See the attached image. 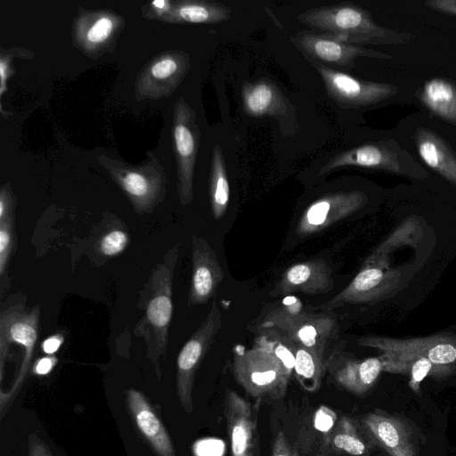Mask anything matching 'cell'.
I'll list each match as a JSON object with an SVG mask.
<instances>
[{
  "mask_svg": "<svg viewBox=\"0 0 456 456\" xmlns=\"http://www.w3.org/2000/svg\"><path fill=\"white\" fill-rule=\"evenodd\" d=\"M375 448L360 420L341 416L323 433L318 456H370Z\"/></svg>",
  "mask_w": 456,
  "mask_h": 456,
  "instance_id": "20",
  "label": "cell"
},
{
  "mask_svg": "<svg viewBox=\"0 0 456 456\" xmlns=\"http://www.w3.org/2000/svg\"><path fill=\"white\" fill-rule=\"evenodd\" d=\"M260 401L252 404L236 391L226 389L224 417L231 444V456H261L257 416Z\"/></svg>",
  "mask_w": 456,
  "mask_h": 456,
  "instance_id": "11",
  "label": "cell"
},
{
  "mask_svg": "<svg viewBox=\"0 0 456 456\" xmlns=\"http://www.w3.org/2000/svg\"><path fill=\"white\" fill-rule=\"evenodd\" d=\"M379 24L401 33L433 28L456 34V0H385Z\"/></svg>",
  "mask_w": 456,
  "mask_h": 456,
  "instance_id": "9",
  "label": "cell"
},
{
  "mask_svg": "<svg viewBox=\"0 0 456 456\" xmlns=\"http://www.w3.org/2000/svg\"><path fill=\"white\" fill-rule=\"evenodd\" d=\"M230 200V186L222 150L216 145L213 150L209 176V201L215 219H220L226 212Z\"/></svg>",
  "mask_w": 456,
  "mask_h": 456,
  "instance_id": "30",
  "label": "cell"
},
{
  "mask_svg": "<svg viewBox=\"0 0 456 456\" xmlns=\"http://www.w3.org/2000/svg\"><path fill=\"white\" fill-rule=\"evenodd\" d=\"M333 288L331 267L323 259H312L288 268L270 296L281 297L296 292L317 295L330 292Z\"/></svg>",
  "mask_w": 456,
  "mask_h": 456,
  "instance_id": "19",
  "label": "cell"
},
{
  "mask_svg": "<svg viewBox=\"0 0 456 456\" xmlns=\"http://www.w3.org/2000/svg\"><path fill=\"white\" fill-rule=\"evenodd\" d=\"M395 129L403 147L427 172V186L456 191V127L415 111Z\"/></svg>",
  "mask_w": 456,
  "mask_h": 456,
  "instance_id": "2",
  "label": "cell"
},
{
  "mask_svg": "<svg viewBox=\"0 0 456 456\" xmlns=\"http://www.w3.org/2000/svg\"><path fill=\"white\" fill-rule=\"evenodd\" d=\"M405 43L381 45L373 81L394 85L400 104L456 127V34L417 28Z\"/></svg>",
  "mask_w": 456,
  "mask_h": 456,
  "instance_id": "1",
  "label": "cell"
},
{
  "mask_svg": "<svg viewBox=\"0 0 456 456\" xmlns=\"http://www.w3.org/2000/svg\"><path fill=\"white\" fill-rule=\"evenodd\" d=\"M110 174L136 213H150L162 200L164 187L159 175L130 169H113Z\"/></svg>",
  "mask_w": 456,
  "mask_h": 456,
  "instance_id": "23",
  "label": "cell"
},
{
  "mask_svg": "<svg viewBox=\"0 0 456 456\" xmlns=\"http://www.w3.org/2000/svg\"><path fill=\"white\" fill-rule=\"evenodd\" d=\"M272 456H294L292 445L283 431H279L273 439Z\"/></svg>",
  "mask_w": 456,
  "mask_h": 456,
  "instance_id": "36",
  "label": "cell"
},
{
  "mask_svg": "<svg viewBox=\"0 0 456 456\" xmlns=\"http://www.w3.org/2000/svg\"><path fill=\"white\" fill-rule=\"evenodd\" d=\"M194 118L183 102L175 111L174 140L178 163V192L183 206L192 200V178L197 154L198 134Z\"/></svg>",
  "mask_w": 456,
  "mask_h": 456,
  "instance_id": "17",
  "label": "cell"
},
{
  "mask_svg": "<svg viewBox=\"0 0 456 456\" xmlns=\"http://www.w3.org/2000/svg\"><path fill=\"white\" fill-rule=\"evenodd\" d=\"M16 200L10 186L4 184L0 191V222L15 219Z\"/></svg>",
  "mask_w": 456,
  "mask_h": 456,
  "instance_id": "35",
  "label": "cell"
},
{
  "mask_svg": "<svg viewBox=\"0 0 456 456\" xmlns=\"http://www.w3.org/2000/svg\"><path fill=\"white\" fill-rule=\"evenodd\" d=\"M114 28L113 20L107 16L97 19L86 32V40L90 44H100L106 41Z\"/></svg>",
  "mask_w": 456,
  "mask_h": 456,
  "instance_id": "34",
  "label": "cell"
},
{
  "mask_svg": "<svg viewBox=\"0 0 456 456\" xmlns=\"http://www.w3.org/2000/svg\"><path fill=\"white\" fill-rule=\"evenodd\" d=\"M327 370L337 385L362 396L376 383L383 370V361L380 356L363 360L354 359L339 351L329 360Z\"/></svg>",
  "mask_w": 456,
  "mask_h": 456,
  "instance_id": "21",
  "label": "cell"
},
{
  "mask_svg": "<svg viewBox=\"0 0 456 456\" xmlns=\"http://www.w3.org/2000/svg\"><path fill=\"white\" fill-rule=\"evenodd\" d=\"M258 327L318 352L327 363L341 351L339 326L330 312L308 313L296 305H283L270 311Z\"/></svg>",
  "mask_w": 456,
  "mask_h": 456,
  "instance_id": "6",
  "label": "cell"
},
{
  "mask_svg": "<svg viewBox=\"0 0 456 456\" xmlns=\"http://www.w3.org/2000/svg\"><path fill=\"white\" fill-rule=\"evenodd\" d=\"M360 422L375 446L389 456H420V431L403 415L376 409Z\"/></svg>",
  "mask_w": 456,
  "mask_h": 456,
  "instance_id": "10",
  "label": "cell"
},
{
  "mask_svg": "<svg viewBox=\"0 0 456 456\" xmlns=\"http://www.w3.org/2000/svg\"><path fill=\"white\" fill-rule=\"evenodd\" d=\"M222 326V314L217 302L210 309L195 332L182 347L177 357L178 383L184 402L190 403L194 373L210 348Z\"/></svg>",
  "mask_w": 456,
  "mask_h": 456,
  "instance_id": "15",
  "label": "cell"
},
{
  "mask_svg": "<svg viewBox=\"0 0 456 456\" xmlns=\"http://www.w3.org/2000/svg\"><path fill=\"white\" fill-rule=\"evenodd\" d=\"M367 200L366 192L359 188L327 192L307 207L297 232L301 235L320 232L358 211Z\"/></svg>",
  "mask_w": 456,
  "mask_h": 456,
  "instance_id": "12",
  "label": "cell"
},
{
  "mask_svg": "<svg viewBox=\"0 0 456 456\" xmlns=\"http://www.w3.org/2000/svg\"><path fill=\"white\" fill-rule=\"evenodd\" d=\"M232 370L237 383L260 402L281 399L292 372L273 353L255 344L235 350Z\"/></svg>",
  "mask_w": 456,
  "mask_h": 456,
  "instance_id": "7",
  "label": "cell"
},
{
  "mask_svg": "<svg viewBox=\"0 0 456 456\" xmlns=\"http://www.w3.org/2000/svg\"><path fill=\"white\" fill-rule=\"evenodd\" d=\"M242 103L247 114L260 117L281 110V97L274 86L261 80L244 86Z\"/></svg>",
  "mask_w": 456,
  "mask_h": 456,
  "instance_id": "29",
  "label": "cell"
},
{
  "mask_svg": "<svg viewBox=\"0 0 456 456\" xmlns=\"http://www.w3.org/2000/svg\"><path fill=\"white\" fill-rule=\"evenodd\" d=\"M192 271L188 305L207 303L212 298L224 278L216 252L201 236L191 238Z\"/></svg>",
  "mask_w": 456,
  "mask_h": 456,
  "instance_id": "18",
  "label": "cell"
},
{
  "mask_svg": "<svg viewBox=\"0 0 456 456\" xmlns=\"http://www.w3.org/2000/svg\"><path fill=\"white\" fill-rule=\"evenodd\" d=\"M151 6L155 9L158 14H164L167 12V13L171 11V3L167 0H156L153 1Z\"/></svg>",
  "mask_w": 456,
  "mask_h": 456,
  "instance_id": "40",
  "label": "cell"
},
{
  "mask_svg": "<svg viewBox=\"0 0 456 456\" xmlns=\"http://www.w3.org/2000/svg\"><path fill=\"white\" fill-rule=\"evenodd\" d=\"M56 359L54 357H44L40 359L35 368V371L37 374H46L51 370Z\"/></svg>",
  "mask_w": 456,
  "mask_h": 456,
  "instance_id": "38",
  "label": "cell"
},
{
  "mask_svg": "<svg viewBox=\"0 0 456 456\" xmlns=\"http://www.w3.org/2000/svg\"><path fill=\"white\" fill-rule=\"evenodd\" d=\"M392 287V274L379 265L363 267L352 281L339 293L317 308L324 312L346 305L370 303L383 297Z\"/></svg>",
  "mask_w": 456,
  "mask_h": 456,
  "instance_id": "22",
  "label": "cell"
},
{
  "mask_svg": "<svg viewBox=\"0 0 456 456\" xmlns=\"http://www.w3.org/2000/svg\"><path fill=\"white\" fill-rule=\"evenodd\" d=\"M309 61L322 78L328 95L344 109L364 111L400 104L399 91L394 85L357 78L314 60Z\"/></svg>",
  "mask_w": 456,
  "mask_h": 456,
  "instance_id": "8",
  "label": "cell"
},
{
  "mask_svg": "<svg viewBox=\"0 0 456 456\" xmlns=\"http://www.w3.org/2000/svg\"><path fill=\"white\" fill-rule=\"evenodd\" d=\"M39 320L38 305L28 308L22 304H16L6 307L0 314L1 361L4 362L11 343L22 346L25 351L22 374L30 362L37 340Z\"/></svg>",
  "mask_w": 456,
  "mask_h": 456,
  "instance_id": "16",
  "label": "cell"
},
{
  "mask_svg": "<svg viewBox=\"0 0 456 456\" xmlns=\"http://www.w3.org/2000/svg\"><path fill=\"white\" fill-rule=\"evenodd\" d=\"M356 135L352 145L314 164L317 176H325L339 167H358L394 174L427 186V172L403 147L395 127L362 129Z\"/></svg>",
  "mask_w": 456,
  "mask_h": 456,
  "instance_id": "3",
  "label": "cell"
},
{
  "mask_svg": "<svg viewBox=\"0 0 456 456\" xmlns=\"http://www.w3.org/2000/svg\"><path fill=\"white\" fill-rule=\"evenodd\" d=\"M287 341L294 354L293 370L297 380L306 390L311 392L316 391L327 371V362L318 352L289 340Z\"/></svg>",
  "mask_w": 456,
  "mask_h": 456,
  "instance_id": "27",
  "label": "cell"
},
{
  "mask_svg": "<svg viewBox=\"0 0 456 456\" xmlns=\"http://www.w3.org/2000/svg\"><path fill=\"white\" fill-rule=\"evenodd\" d=\"M358 344L379 349L389 356H422L437 365L456 363V338L434 336L429 338L395 339L377 336L362 337Z\"/></svg>",
  "mask_w": 456,
  "mask_h": 456,
  "instance_id": "14",
  "label": "cell"
},
{
  "mask_svg": "<svg viewBox=\"0 0 456 456\" xmlns=\"http://www.w3.org/2000/svg\"><path fill=\"white\" fill-rule=\"evenodd\" d=\"M17 235L15 232V219L0 222V277L7 273L9 262L15 251Z\"/></svg>",
  "mask_w": 456,
  "mask_h": 456,
  "instance_id": "32",
  "label": "cell"
},
{
  "mask_svg": "<svg viewBox=\"0 0 456 456\" xmlns=\"http://www.w3.org/2000/svg\"><path fill=\"white\" fill-rule=\"evenodd\" d=\"M129 235L120 225L105 232L95 243V250L105 257L121 254L129 244Z\"/></svg>",
  "mask_w": 456,
  "mask_h": 456,
  "instance_id": "31",
  "label": "cell"
},
{
  "mask_svg": "<svg viewBox=\"0 0 456 456\" xmlns=\"http://www.w3.org/2000/svg\"><path fill=\"white\" fill-rule=\"evenodd\" d=\"M183 64L177 57L171 55L156 60L149 69L150 76L156 81L169 80L181 73Z\"/></svg>",
  "mask_w": 456,
  "mask_h": 456,
  "instance_id": "33",
  "label": "cell"
},
{
  "mask_svg": "<svg viewBox=\"0 0 456 456\" xmlns=\"http://www.w3.org/2000/svg\"><path fill=\"white\" fill-rule=\"evenodd\" d=\"M292 40L311 60L322 64H331L346 70L353 69L356 61L360 58H389L387 53L379 49L345 43L328 34L316 35L300 32Z\"/></svg>",
  "mask_w": 456,
  "mask_h": 456,
  "instance_id": "13",
  "label": "cell"
},
{
  "mask_svg": "<svg viewBox=\"0 0 456 456\" xmlns=\"http://www.w3.org/2000/svg\"><path fill=\"white\" fill-rule=\"evenodd\" d=\"M168 13V20L188 23H217L231 18L227 6L207 1L182 2Z\"/></svg>",
  "mask_w": 456,
  "mask_h": 456,
  "instance_id": "28",
  "label": "cell"
},
{
  "mask_svg": "<svg viewBox=\"0 0 456 456\" xmlns=\"http://www.w3.org/2000/svg\"><path fill=\"white\" fill-rule=\"evenodd\" d=\"M178 243L171 247L151 270L139 292L137 308L142 316L134 329L146 344L149 355L156 360L164 354L173 314V279L179 257Z\"/></svg>",
  "mask_w": 456,
  "mask_h": 456,
  "instance_id": "4",
  "label": "cell"
},
{
  "mask_svg": "<svg viewBox=\"0 0 456 456\" xmlns=\"http://www.w3.org/2000/svg\"><path fill=\"white\" fill-rule=\"evenodd\" d=\"M383 370L406 373L410 375L409 387L418 395H421L420 383L428 375L445 378L452 373L454 365H437L422 356H389L382 354Z\"/></svg>",
  "mask_w": 456,
  "mask_h": 456,
  "instance_id": "24",
  "label": "cell"
},
{
  "mask_svg": "<svg viewBox=\"0 0 456 456\" xmlns=\"http://www.w3.org/2000/svg\"><path fill=\"white\" fill-rule=\"evenodd\" d=\"M297 18L313 28L323 30L342 42L355 45H395L411 37V33L397 32L379 24L371 12L354 4L317 7L302 12Z\"/></svg>",
  "mask_w": 456,
  "mask_h": 456,
  "instance_id": "5",
  "label": "cell"
},
{
  "mask_svg": "<svg viewBox=\"0 0 456 456\" xmlns=\"http://www.w3.org/2000/svg\"><path fill=\"white\" fill-rule=\"evenodd\" d=\"M64 341L61 334H54L47 338L42 344V348L45 354H52L55 353Z\"/></svg>",
  "mask_w": 456,
  "mask_h": 456,
  "instance_id": "37",
  "label": "cell"
},
{
  "mask_svg": "<svg viewBox=\"0 0 456 456\" xmlns=\"http://www.w3.org/2000/svg\"><path fill=\"white\" fill-rule=\"evenodd\" d=\"M131 408L141 431L162 456H174L173 447L158 418L137 391L129 392Z\"/></svg>",
  "mask_w": 456,
  "mask_h": 456,
  "instance_id": "26",
  "label": "cell"
},
{
  "mask_svg": "<svg viewBox=\"0 0 456 456\" xmlns=\"http://www.w3.org/2000/svg\"><path fill=\"white\" fill-rule=\"evenodd\" d=\"M9 64L7 62V60L4 61V57H2L1 62H0V74H1V88H0V94L1 96L4 93L6 86L5 82L8 78L9 74Z\"/></svg>",
  "mask_w": 456,
  "mask_h": 456,
  "instance_id": "39",
  "label": "cell"
},
{
  "mask_svg": "<svg viewBox=\"0 0 456 456\" xmlns=\"http://www.w3.org/2000/svg\"><path fill=\"white\" fill-rule=\"evenodd\" d=\"M335 421V414L326 407L307 416L297 432L294 456H318V451L323 433Z\"/></svg>",
  "mask_w": 456,
  "mask_h": 456,
  "instance_id": "25",
  "label": "cell"
}]
</instances>
